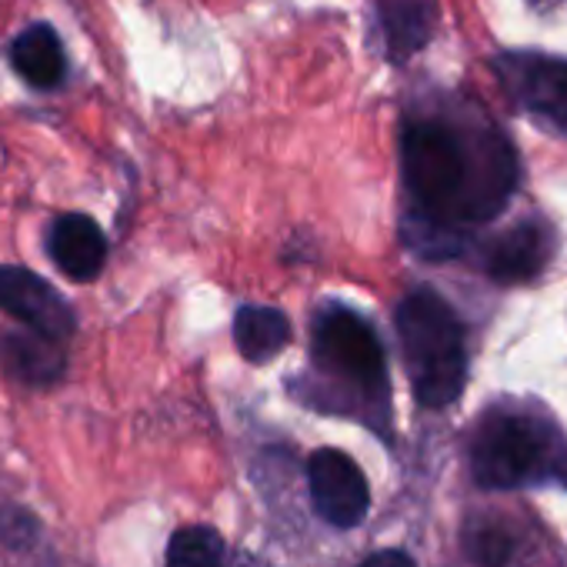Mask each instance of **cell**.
<instances>
[{
	"label": "cell",
	"mask_w": 567,
	"mask_h": 567,
	"mask_svg": "<svg viewBox=\"0 0 567 567\" xmlns=\"http://www.w3.org/2000/svg\"><path fill=\"white\" fill-rule=\"evenodd\" d=\"M34 517L24 514V511H0V540H8V544H31L34 540Z\"/></svg>",
	"instance_id": "16"
},
{
	"label": "cell",
	"mask_w": 567,
	"mask_h": 567,
	"mask_svg": "<svg viewBox=\"0 0 567 567\" xmlns=\"http://www.w3.org/2000/svg\"><path fill=\"white\" fill-rule=\"evenodd\" d=\"M0 311L21 321L28 331L44 334L51 341H64L74 334L71 305L41 274L28 267H14V264L0 267Z\"/></svg>",
	"instance_id": "7"
},
{
	"label": "cell",
	"mask_w": 567,
	"mask_h": 567,
	"mask_svg": "<svg viewBox=\"0 0 567 567\" xmlns=\"http://www.w3.org/2000/svg\"><path fill=\"white\" fill-rule=\"evenodd\" d=\"M544 467L540 431L517 414H494L474 437L471 471L487 491H511L534 481Z\"/></svg>",
	"instance_id": "4"
},
{
	"label": "cell",
	"mask_w": 567,
	"mask_h": 567,
	"mask_svg": "<svg viewBox=\"0 0 567 567\" xmlns=\"http://www.w3.org/2000/svg\"><path fill=\"white\" fill-rule=\"evenodd\" d=\"M48 250L71 280H94L107 260V237L87 214H64L51 224Z\"/></svg>",
	"instance_id": "8"
},
{
	"label": "cell",
	"mask_w": 567,
	"mask_h": 567,
	"mask_svg": "<svg viewBox=\"0 0 567 567\" xmlns=\"http://www.w3.org/2000/svg\"><path fill=\"white\" fill-rule=\"evenodd\" d=\"M471 554L481 567H504L511 557V537L497 527H484L471 537Z\"/></svg>",
	"instance_id": "15"
},
{
	"label": "cell",
	"mask_w": 567,
	"mask_h": 567,
	"mask_svg": "<svg viewBox=\"0 0 567 567\" xmlns=\"http://www.w3.org/2000/svg\"><path fill=\"white\" fill-rule=\"evenodd\" d=\"M164 567H224V537L207 524L181 527L171 537Z\"/></svg>",
	"instance_id": "14"
},
{
	"label": "cell",
	"mask_w": 567,
	"mask_h": 567,
	"mask_svg": "<svg viewBox=\"0 0 567 567\" xmlns=\"http://www.w3.org/2000/svg\"><path fill=\"white\" fill-rule=\"evenodd\" d=\"M0 368L21 384L48 388L64 374L61 341H51L34 331H4L0 334Z\"/></svg>",
	"instance_id": "9"
},
{
	"label": "cell",
	"mask_w": 567,
	"mask_h": 567,
	"mask_svg": "<svg viewBox=\"0 0 567 567\" xmlns=\"http://www.w3.org/2000/svg\"><path fill=\"white\" fill-rule=\"evenodd\" d=\"M8 58H11V68L38 91H54L68 78V54H64V44L51 24L24 28L14 38Z\"/></svg>",
	"instance_id": "10"
},
{
	"label": "cell",
	"mask_w": 567,
	"mask_h": 567,
	"mask_svg": "<svg viewBox=\"0 0 567 567\" xmlns=\"http://www.w3.org/2000/svg\"><path fill=\"white\" fill-rule=\"evenodd\" d=\"M527 4H534V8H547V4H560V0H527Z\"/></svg>",
	"instance_id": "18"
},
{
	"label": "cell",
	"mask_w": 567,
	"mask_h": 567,
	"mask_svg": "<svg viewBox=\"0 0 567 567\" xmlns=\"http://www.w3.org/2000/svg\"><path fill=\"white\" fill-rule=\"evenodd\" d=\"M247 567H254V564H247Z\"/></svg>",
	"instance_id": "19"
},
{
	"label": "cell",
	"mask_w": 567,
	"mask_h": 567,
	"mask_svg": "<svg viewBox=\"0 0 567 567\" xmlns=\"http://www.w3.org/2000/svg\"><path fill=\"white\" fill-rule=\"evenodd\" d=\"M494 68L527 114L567 134V61L544 54H501Z\"/></svg>",
	"instance_id": "5"
},
{
	"label": "cell",
	"mask_w": 567,
	"mask_h": 567,
	"mask_svg": "<svg viewBox=\"0 0 567 567\" xmlns=\"http://www.w3.org/2000/svg\"><path fill=\"white\" fill-rule=\"evenodd\" d=\"M315 364L331 381L351 384L361 394L384 391V348L374 328L344 305H328L315 318Z\"/></svg>",
	"instance_id": "3"
},
{
	"label": "cell",
	"mask_w": 567,
	"mask_h": 567,
	"mask_svg": "<svg viewBox=\"0 0 567 567\" xmlns=\"http://www.w3.org/2000/svg\"><path fill=\"white\" fill-rule=\"evenodd\" d=\"M308 487L315 511L334 527H358L371 507V487L354 457L338 447L315 451L308 461Z\"/></svg>",
	"instance_id": "6"
},
{
	"label": "cell",
	"mask_w": 567,
	"mask_h": 567,
	"mask_svg": "<svg viewBox=\"0 0 567 567\" xmlns=\"http://www.w3.org/2000/svg\"><path fill=\"white\" fill-rule=\"evenodd\" d=\"M544 257H547V244H544L540 227L520 224V227L501 234L491 244V250H487V270L501 284H517V280H530L540 270Z\"/></svg>",
	"instance_id": "12"
},
{
	"label": "cell",
	"mask_w": 567,
	"mask_h": 567,
	"mask_svg": "<svg viewBox=\"0 0 567 567\" xmlns=\"http://www.w3.org/2000/svg\"><path fill=\"white\" fill-rule=\"evenodd\" d=\"M361 567H414V560H411V554H404V550H378V554H371Z\"/></svg>",
	"instance_id": "17"
},
{
	"label": "cell",
	"mask_w": 567,
	"mask_h": 567,
	"mask_svg": "<svg viewBox=\"0 0 567 567\" xmlns=\"http://www.w3.org/2000/svg\"><path fill=\"white\" fill-rule=\"evenodd\" d=\"M401 164L417 214L447 227L487 220L514 187V157L501 134L467 141L441 117H411L404 124Z\"/></svg>",
	"instance_id": "1"
},
{
	"label": "cell",
	"mask_w": 567,
	"mask_h": 567,
	"mask_svg": "<svg viewBox=\"0 0 567 567\" xmlns=\"http://www.w3.org/2000/svg\"><path fill=\"white\" fill-rule=\"evenodd\" d=\"M291 341V324L277 308H240L234 318V344L250 364L277 358Z\"/></svg>",
	"instance_id": "13"
},
{
	"label": "cell",
	"mask_w": 567,
	"mask_h": 567,
	"mask_svg": "<svg viewBox=\"0 0 567 567\" xmlns=\"http://www.w3.org/2000/svg\"><path fill=\"white\" fill-rule=\"evenodd\" d=\"M434 18H437L434 0H378V21H381L388 58L394 64L414 58L431 41Z\"/></svg>",
	"instance_id": "11"
},
{
	"label": "cell",
	"mask_w": 567,
	"mask_h": 567,
	"mask_svg": "<svg viewBox=\"0 0 567 567\" xmlns=\"http://www.w3.org/2000/svg\"><path fill=\"white\" fill-rule=\"evenodd\" d=\"M398 338L417 404L431 411L454 404L467 378L464 328L454 308L434 288L411 291L398 308Z\"/></svg>",
	"instance_id": "2"
}]
</instances>
